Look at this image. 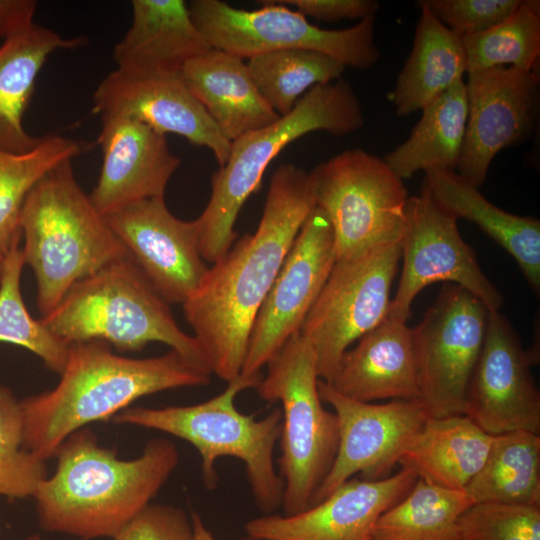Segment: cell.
Here are the masks:
<instances>
[{
    "instance_id": "obj_1",
    "label": "cell",
    "mask_w": 540,
    "mask_h": 540,
    "mask_svg": "<svg viewBox=\"0 0 540 540\" xmlns=\"http://www.w3.org/2000/svg\"><path fill=\"white\" fill-rule=\"evenodd\" d=\"M315 207L309 173L284 163L272 174L259 225L214 265L183 305L212 374L227 383L243 368L257 312L302 224Z\"/></svg>"
},
{
    "instance_id": "obj_2",
    "label": "cell",
    "mask_w": 540,
    "mask_h": 540,
    "mask_svg": "<svg viewBox=\"0 0 540 540\" xmlns=\"http://www.w3.org/2000/svg\"><path fill=\"white\" fill-rule=\"evenodd\" d=\"M56 470L35 495L44 531L90 540L113 538L157 495L179 463L176 445L150 439L140 456L120 459L81 428L57 449Z\"/></svg>"
},
{
    "instance_id": "obj_3",
    "label": "cell",
    "mask_w": 540,
    "mask_h": 540,
    "mask_svg": "<svg viewBox=\"0 0 540 540\" xmlns=\"http://www.w3.org/2000/svg\"><path fill=\"white\" fill-rule=\"evenodd\" d=\"M211 375L171 349L136 359L115 354L102 341L72 343L57 385L20 401L23 448L47 461L69 435L86 425L112 419L146 395L206 386Z\"/></svg>"
},
{
    "instance_id": "obj_4",
    "label": "cell",
    "mask_w": 540,
    "mask_h": 540,
    "mask_svg": "<svg viewBox=\"0 0 540 540\" xmlns=\"http://www.w3.org/2000/svg\"><path fill=\"white\" fill-rule=\"evenodd\" d=\"M20 230L24 264L34 272L42 317L74 284L130 256L78 184L72 160L52 168L30 190Z\"/></svg>"
},
{
    "instance_id": "obj_5",
    "label": "cell",
    "mask_w": 540,
    "mask_h": 540,
    "mask_svg": "<svg viewBox=\"0 0 540 540\" xmlns=\"http://www.w3.org/2000/svg\"><path fill=\"white\" fill-rule=\"evenodd\" d=\"M363 125V110L355 91L349 82L338 79L309 89L290 113L273 124L233 140L228 160L212 175L210 199L195 219L203 260L215 263L230 250L242 206L285 146L314 131L341 137Z\"/></svg>"
},
{
    "instance_id": "obj_6",
    "label": "cell",
    "mask_w": 540,
    "mask_h": 540,
    "mask_svg": "<svg viewBox=\"0 0 540 540\" xmlns=\"http://www.w3.org/2000/svg\"><path fill=\"white\" fill-rule=\"evenodd\" d=\"M40 319L68 344L96 340L120 352H136L161 342L211 372L197 339L178 326L169 304L130 256L74 284Z\"/></svg>"
},
{
    "instance_id": "obj_7",
    "label": "cell",
    "mask_w": 540,
    "mask_h": 540,
    "mask_svg": "<svg viewBox=\"0 0 540 540\" xmlns=\"http://www.w3.org/2000/svg\"><path fill=\"white\" fill-rule=\"evenodd\" d=\"M262 376L240 375L220 394L202 403L163 408L129 407L112 421L165 432L193 445L201 456L205 487L218 483L216 461L234 457L243 462L257 507L271 513L282 505L283 480L274 463V449L282 429L281 409L262 419L237 410L236 396L256 388Z\"/></svg>"
},
{
    "instance_id": "obj_8",
    "label": "cell",
    "mask_w": 540,
    "mask_h": 540,
    "mask_svg": "<svg viewBox=\"0 0 540 540\" xmlns=\"http://www.w3.org/2000/svg\"><path fill=\"white\" fill-rule=\"evenodd\" d=\"M267 373L256 387L260 398L280 402L282 429L279 466L283 480L284 515L308 509L336 458L339 425L324 408L318 392L316 357L299 332L266 363Z\"/></svg>"
},
{
    "instance_id": "obj_9",
    "label": "cell",
    "mask_w": 540,
    "mask_h": 540,
    "mask_svg": "<svg viewBox=\"0 0 540 540\" xmlns=\"http://www.w3.org/2000/svg\"><path fill=\"white\" fill-rule=\"evenodd\" d=\"M315 206L328 216L336 261L401 243L407 190L383 159L355 148L309 173Z\"/></svg>"
},
{
    "instance_id": "obj_10",
    "label": "cell",
    "mask_w": 540,
    "mask_h": 540,
    "mask_svg": "<svg viewBox=\"0 0 540 540\" xmlns=\"http://www.w3.org/2000/svg\"><path fill=\"white\" fill-rule=\"evenodd\" d=\"M256 10H243L219 0H194L190 16L212 48L245 60L262 53L306 49L328 55L345 67L372 68L380 58L375 42V19L338 30L320 28L303 14L273 1Z\"/></svg>"
},
{
    "instance_id": "obj_11",
    "label": "cell",
    "mask_w": 540,
    "mask_h": 540,
    "mask_svg": "<svg viewBox=\"0 0 540 540\" xmlns=\"http://www.w3.org/2000/svg\"><path fill=\"white\" fill-rule=\"evenodd\" d=\"M488 309L461 286L445 284L412 331L419 397L428 418L462 415L484 343Z\"/></svg>"
},
{
    "instance_id": "obj_12",
    "label": "cell",
    "mask_w": 540,
    "mask_h": 540,
    "mask_svg": "<svg viewBox=\"0 0 540 540\" xmlns=\"http://www.w3.org/2000/svg\"><path fill=\"white\" fill-rule=\"evenodd\" d=\"M400 259L398 243L335 262L300 328L313 347L320 380L330 381L349 346L388 317Z\"/></svg>"
},
{
    "instance_id": "obj_13",
    "label": "cell",
    "mask_w": 540,
    "mask_h": 540,
    "mask_svg": "<svg viewBox=\"0 0 540 540\" xmlns=\"http://www.w3.org/2000/svg\"><path fill=\"white\" fill-rule=\"evenodd\" d=\"M457 221L423 186L419 195L408 197L400 243L402 271L388 318L406 323L414 298L438 281L463 287L488 310L500 309L503 295L482 271L473 248L462 239Z\"/></svg>"
},
{
    "instance_id": "obj_14",
    "label": "cell",
    "mask_w": 540,
    "mask_h": 540,
    "mask_svg": "<svg viewBox=\"0 0 540 540\" xmlns=\"http://www.w3.org/2000/svg\"><path fill=\"white\" fill-rule=\"evenodd\" d=\"M335 262L330 220L315 206L302 224L257 312L242 376L260 375L268 360L291 336L300 332Z\"/></svg>"
},
{
    "instance_id": "obj_15",
    "label": "cell",
    "mask_w": 540,
    "mask_h": 540,
    "mask_svg": "<svg viewBox=\"0 0 540 540\" xmlns=\"http://www.w3.org/2000/svg\"><path fill=\"white\" fill-rule=\"evenodd\" d=\"M468 114L456 172L481 187L495 156L526 140L540 110L539 75L498 66L468 73Z\"/></svg>"
},
{
    "instance_id": "obj_16",
    "label": "cell",
    "mask_w": 540,
    "mask_h": 540,
    "mask_svg": "<svg viewBox=\"0 0 540 540\" xmlns=\"http://www.w3.org/2000/svg\"><path fill=\"white\" fill-rule=\"evenodd\" d=\"M318 392L322 402L329 404L337 416L339 444L332 468L318 488L312 505L357 473L368 480L387 474L428 418L417 399H395L384 404L357 401L338 393L320 379Z\"/></svg>"
},
{
    "instance_id": "obj_17",
    "label": "cell",
    "mask_w": 540,
    "mask_h": 540,
    "mask_svg": "<svg viewBox=\"0 0 540 540\" xmlns=\"http://www.w3.org/2000/svg\"><path fill=\"white\" fill-rule=\"evenodd\" d=\"M534 364L508 319L499 310H488L464 415L492 436L513 431L539 434L540 394L530 370Z\"/></svg>"
},
{
    "instance_id": "obj_18",
    "label": "cell",
    "mask_w": 540,
    "mask_h": 540,
    "mask_svg": "<svg viewBox=\"0 0 540 540\" xmlns=\"http://www.w3.org/2000/svg\"><path fill=\"white\" fill-rule=\"evenodd\" d=\"M104 218L168 304H183L201 287L209 268L199 251L195 220L174 216L165 196L135 202Z\"/></svg>"
},
{
    "instance_id": "obj_19",
    "label": "cell",
    "mask_w": 540,
    "mask_h": 540,
    "mask_svg": "<svg viewBox=\"0 0 540 540\" xmlns=\"http://www.w3.org/2000/svg\"><path fill=\"white\" fill-rule=\"evenodd\" d=\"M93 113L141 122L161 135L177 134L210 149L219 166L228 160L231 141L219 130L178 74L109 73L93 94Z\"/></svg>"
},
{
    "instance_id": "obj_20",
    "label": "cell",
    "mask_w": 540,
    "mask_h": 540,
    "mask_svg": "<svg viewBox=\"0 0 540 540\" xmlns=\"http://www.w3.org/2000/svg\"><path fill=\"white\" fill-rule=\"evenodd\" d=\"M417 479L406 468L384 479H349L303 512L257 517L245 531L251 540H372L379 517Z\"/></svg>"
},
{
    "instance_id": "obj_21",
    "label": "cell",
    "mask_w": 540,
    "mask_h": 540,
    "mask_svg": "<svg viewBox=\"0 0 540 540\" xmlns=\"http://www.w3.org/2000/svg\"><path fill=\"white\" fill-rule=\"evenodd\" d=\"M98 142L103 161L89 198L106 217L130 204L165 196L181 160L166 137L147 125L121 116L101 117Z\"/></svg>"
},
{
    "instance_id": "obj_22",
    "label": "cell",
    "mask_w": 540,
    "mask_h": 540,
    "mask_svg": "<svg viewBox=\"0 0 540 540\" xmlns=\"http://www.w3.org/2000/svg\"><path fill=\"white\" fill-rule=\"evenodd\" d=\"M132 22L114 46L118 70L141 75L178 74L212 47L183 0H133Z\"/></svg>"
},
{
    "instance_id": "obj_23",
    "label": "cell",
    "mask_w": 540,
    "mask_h": 540,
    "mask_svg": "<svg viewBox=\"0 0 540 540\" xmlns=\"http://www.w3.org/2000/svg\"><path fill=\"white\" fill-rule=\"evenodd\" d=\"M327 383L338 393L362 402L418 400L411 328L387 317L344 353Z\"/></svg>"
},
{
    "instance_id": "obj_24",
    "label": "cell",
    "mask_w": 540,
    "mask_h": 540,
    "mask_svg": "<svg viewBox=\"0 0 540 540\" xmlns=\"http://www.w3.org/2000/svg\"><path fill=\"white\" fill-rule=\"evenodd\" d=\"M179 76L231 142L280 118L260 95L245 59L237 55L211 48L189 60Z\"/></svg>"
},
{
    "instance_id": "obj_25",
    "label": "cell",
    "mask_w": 540,
    "mask_h": 540,
    "mask_svg": "<svg viewBox=\"0 0 540 540\" xmlns=\"http://www.w3.org/2000/svg\"><path fill=\"white\" fill-rule=\"evenodd\" d=\"M423 187L458 220L475 223L517 262L530 287L540 291V221L518 216L488 201L479 187L454 170L425 172Z\"/></svg>"
},
{
    "instance_id": "obj_26",
    "label": "cell",
    "mask_w": 540,
    "mask_h": 540,
    "mask_svg": "<svg viewBox=\"0 0 540 540\" xmlns=\"http://www.w3.org/2000/svg\"><path fill=\"white\" fill-rule=\"evenodd\" d=\"M492 440L464 414L427 418L398 463L427 483L465 489L483 466Z\"/></svg>"
},
{
    "instance_id": "obj_27",
    "label": "cell",
    "mask_w": 540,
    "mask_h": 540,
    "mask_svg": "<svg viewBox=\"0 0 540 540\" xmlns=\"http://www.w3.org/2000/svg\"><path fill=\"white\" fill-rule=\"evenodd\" d=\"M83 43V37L64 38L36 24L4 40L0 46V149L23 153L37 145L40 137L31 136L23 125L37 76L53 52Z\"/></svg>"
},
{
    "instance_id": "obj_28",
    "label": "cell",
    "mask_w": 540,
    "mask_h": 540,
    "mask_svg": "<svg viewBox=\"0 0 540 540\" xmlns=\"http://www.w3.org/2000/svg\"><path fill=\"white\" fill-rule=\"evenodd\" d=\"M419 9L412 50L390 95L398 116L424 109L467 71L462 39Z\"/></svg>"
},
{
    "instance_id": "obj_29",
    "label": "cell",
    "mask_w": 540,
    "mask_h": 540,
    "mask_svg": "<svg viewBox=\"0 0 540 540\" xmlns=\"http://www.w3.org/2000/svg\"><path fill=\"white\" fill-rule=\"evenodd\" d=\"M468 114L463 78L422 109L409 137L384 158L400 178L433 169L456 170L463 148Z\"/></svg>"
},
{
    "instance_id": "obj_30",
    "label": "cell",
    "mask_w": 540,
    "mask_h": 540,
    "mask_svg": "<svg viewBox=\"0 0 540 540\" xmlns=\"http://www.w3.org/2000/svg\"><path fill=\"white\" fill-rule=\"evenodd\" d=\"M465 491L474 503L540 506V436L513 431L493 436L480 471Z\"/></svg>"
},
{
    "instance_id": "obj_31",
    "label": "cell",
    "mask_w": 540,
    "mask_h": 540,
    "mask_svg": "<svg viewBox=\"0 0 540 540\" xmlns=\"http://www.w3.org/2000/svg\"><path fill=\"white\" fill-rule=\"evenodd\" d=\"M465 489L417 479L408 493L376 522L372 540H461L458 521L473 504Z\"/></svg>"
},
{
    "instance_id": "obj_32",
    "label": "cell",
    "mask_w": 540,
    "mask_h": 540,
    "mask_svg": "<svg viewBox=\"0 0 540 540\" xmlns=\"http://www.w3.org/2000/svg\"><path fill=\"white\" fill-rule=\"evenodd\" d=\"M83 148L77 140L47 134L27 152L0 149V256L22 237L20 216L30 190L52 168L79 156Z\"/></svg>"
},
{
    "instance_id": "obj_33",
    "label": "cell",
    "mask_w": 540,
    "mask_h": 540,
    "mask_svg": "<svg viewBox=\"0 0 540 540\" xmlns=\"http://www.w3.org/2000/svg\"><path fill=\"white\" fill-rule=\"evenodd\" d=\"M246 64L260 95L279 116L290 113L309 89L340 79L346 69L336 59L306 49L262 53Z\"/></svg>"
},
{
    "instance_id": "obj_34",
    "label": "cell",
    "mask_w": 540,
    "mask_h": 540,
    "mask_svg": "<svg viewBox=\"0 0 540 540\" xmlns=\"http://www.w3.org/2000/svg\"><path fill=\"white\" fill-rule=\"evenodd\" d=\"M20 240L3 257L0 280V342L21 346L37 355L44 365L60 374L66 364L70 344L54 334L41 319L28 312L21 292L24 264Z\"/></svg>"
},
{
    "instance_id": "obj_35",
    "label": "cell",
    "mask_w": 540,
    "mask_h": 540,
    "mask_svg": "<svg viewBox=\"0 0 540 540\" xmlns=\"http://www.w3.org/2000/svg\"><path fill=\"white\" fill-rule=\"evenodd\" d=\"M462 44L467 73L506 65L535 70L540 55V1L521 0L505 20L462 38Z\"/></svg>"
},
{
    "instance_id": "obj_36",
    "label": "cell",
    "mask_w": 540,
    "mask_h": 540,
    "mask_svg": "<svg viewBox=\"0 0 540 540\" xmlns=\"http://www.w3.org/2000/svg\"><path fill=\"white\" fill-rule=\"evenodd\" d=\"M20 401L0 381V495L33 497L47 478L46 460L23 448Z\"/></svg>"
},
{
    "instance_id": "obj_37",
    "label": "cell",
    "mask_w": 540,
    "mask_h": 540,
    "mask_svg": "<svg viewBox=\"0 0 540 540\" xmlns=\"http://www.w3.org/2000/svg\"><path fill=\"white\" fill-rule=\"evenodd\" d=\"M461 540H540V506L473 503L460 516Z\"/></svg>"
},
{
    "instance_id": "obj_38",
    "label": "cell",
    "mask_w": 540,
    "mask_h": 540,
    "mask_svg": "<svg viewBox=\"0 0 540 540\" xmlns=\"http://www.w3.org/2000/svg\"><path fill=\"white\" fill-rule=\"evenodd\" d=\"M521 0H418L419 8L428 10L459 38L481 33L505 20Z\"/></svg>"
},
{
    "instance_id": "obj_39",
    "label": "cell",
    "mask_w": 540,
    "mask_h": 540,
    "mask_svg": "<svg viewBox=\"0 0 540 540\" xmlns=\"http://www.w3.org/2000/svg\"><path fill=\"white\" fill-rule=\"evenodd\" d=\"M113 540H194L191 516L173 505L146 506Z\"/></svg>"
},
{
    "instance_id": "obj_40",
    "label": "cell",
    "mask_w": 540,
    "mask_h": 540,
    "mask_svg": "<svg viewBox=\"0 0 540 540\" xmlns=\"http://www.w3.org/2000/svg\"><path fill=\"white\" fill-rule=\"evenodd\" d=\"M278 3L293 6L305 17L333 23L343 19L359 21L376 17L379 2L376 0H276Z\"/></svg>"
},
{
    "instance_id": "obj_41",
    "label": "cell",
    "mask_w": 540,
    "mask_h": 540,
    "mask_svg": "<svg viewBox=\"0 0 540 540\" xmlns=\"http://www.w3.org/2000/svg\"><path fill=\"white\" fill-rule=\"evenodd\" d=\"M34 0H0V37L7 39L33 26Z\"/></svg>"
},
{
    "instance_id": "obj_42",
    "label": "cell",
    "mask_w": 540,
    "mask_h": 540,
    "mask_svg": "<svg viewBox=\"0 0 540 540\" xmlns=\"http://www.w3.org/2000/svg\"><path fill=\"white\" fill-rule=\"evenodd\" d=\"M191 519L194 528V540H218L206 527L201 516L198 513L193 512L191 514ZM246 540L251 539L247 538Z\"/></svg>"
},
{
    "instance_id": "obj_43",
    "label": "cell",
    "mask_w": 540,
    "mask_h": 540,
    "mask_svg": "<svg viewBox=\"0 0 540 540\" xmlns=\"http://www.w3.org/2000/svg\"><path fill=\"white\" fill-rule=\"evenodd\" d=\"M3 257L4 256H0V280H1V274H2Z\"/></svg>"
},
{
    "instance_id": "obj_44",
    "label": "cell",
    "mask_w": 540,
    "mask_h": 540,
    "mask_svg": "<svg viewBox=\"0 0 540 540\" xmlns=\"http://www.w3.org/2000/svg\"><path fill=\"white\" fill-rule=\"evenodd\" d=\"M78 540H82V539H78Z\"/></svg>"
}]
</instances>
